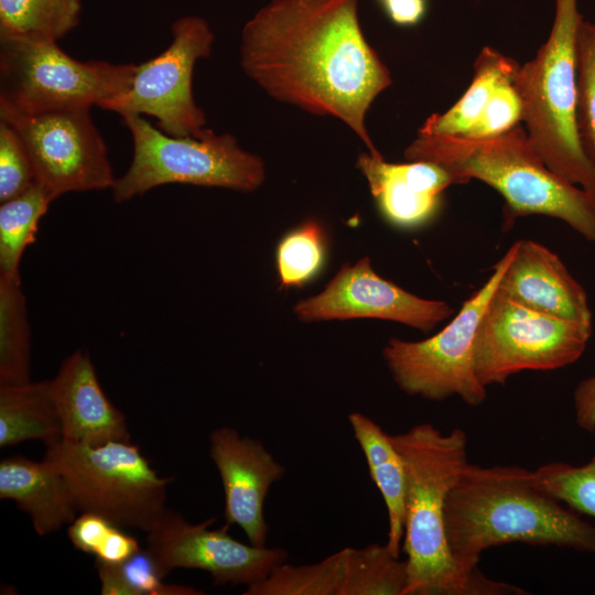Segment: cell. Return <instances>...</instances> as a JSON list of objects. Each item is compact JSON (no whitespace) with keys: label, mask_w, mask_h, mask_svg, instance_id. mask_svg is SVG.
<instances>
[{"label":"cell","mask_w":595,"mask_h":595,"mask_svg":"<svg viewBox=\"0 0 595 595\" xmlns=\"http://www.w3.org/2000/svg\"><path fill=\"white\" fill-rule=\"evenodd\" d=\"M404 158L443 166L456 184L475 178L495 188L505 201V230L520 217L545 215L595 244V194L549 170L521 125L486 139L418 132Z\"/></svg>","instance_id":"4"},{"label":"cell","mask_w":595,"mask_h":595,"mask_svg":"<svg viewBox=\"0 0 595 595\" xmlns=\"http://www.w3.org/2000/svg\"><path fill=\"white\" fill-rule=\"evenodd\" d=\"M63 441L88 445L129 442L125 414L105 394L88 354L75 350L50 380Z\"/></svg>","instance_id":"18"},{"label":"cell","mask_w":595,"mask_h":595,"mask_svg":"<svg viewBox=\"0 0 595 595\" xmlns=\"http://www.w3.org/2000/svg\"><path fill=\"white\" fill-rule=\"evenodd\" d=\"M576 130L581 147L595 166V23L583 21L577 43Z\"/></svg>","instance_id":"30"},{"label":"cell","mask_w":595,"mask_h":595,"mask_svg":"<svg viewBox=\"0 0 595 595\" xmlns=\"http://www.w3.org/2000/svg\"><path fill=\"white\" fill-rule=\"evenodd\" d=\"M445 534L465 574L484 551L506 543L554 545L595 554V527L549 494L534 470L467 464L448 494Z\"/></svg>","instance_id":"2"},{"label":"cell","mask_w":595,"mask_h":595,"mask_svg":"<svg viewBox=\"0 0 595 595\" xmlns=\"http://www.w3.org/2000/svg\"><path fill=\"white\" fill-rule=\"evenodd\" d=\"M540 485L578 513L595 518V455L582 466L552 462L538 467Z\"/></svg>","instance_id":"31"},{"label":"cell","mask_w":595,"mask_h":595,"mask_svg":"<svg viewBox=\"0 0 595 595\" xmlns=\"http://www.w3.org/2000/svg\"><path fill=\"white\" fill-rule=\"evenodd\" d=\"M107 518L91 512H82L67 528L73 547L95 556V562L119 564L140 549L138 540Z\"/></svg>","instance_id":"29"},{"label":"cell","mask_w":595,"mask_h":595,"mask_svg":"<svg viewBox=\"0 0 595 595\" xmlns=\"http://www.w3.org/2000/svg\"><path fill=\"white\" fill-rule=\"evenodd\" d=\"M53 196L39 183L0 206V273L20 275V262L34 242L39 221Z\"/></svg>","instance_id":"26"},{"label":"cell","mask_w":595,"mask_h":595,"mask_svg":"<svg viewBox=\"0 0 595 595\" xmlns=\"http://www.w3.org/2000/svg\"><path fill=\"white\" fill-rule=\"evenodd\" d=\"M35 183L30 158L14 128L0 119V203Z\"/></svg>","instance_id":"32"},{"label":"cell","mask_w":595,"mask_h":595,"mask_svg":"<svg viewBox=\"0 0 595 595\" xmlns=\"http://www.w3.org/2000/svg\"><path fill=\"white\" fill-rule=\"evenodd\" d=\"M592 326L543 314L496 294L479 323L475 370L480 382L504 385L523 370H555L584 353Z\"/></svg>","instance_id":"10"},{"label":"cell","mask_w":595,"mask_h":595,"mask_svg":"<svg viewBox=\"0 0 595 595\" xmlns=\"http://www.w3.org/2000/svg\"><path fill=\"white\" fill-rule=\"evenodd\" d=\"M389 18L399 25L418 23L425 13V0H380Z\"/></svg>","instance_id":"35"},{"label":"cell","mask_w":595,"mask_h":595,"mask_svg":"<svg viewBox=\"0 0 595 595\" xmlns=\"http://www.w3.org/2000/svg\"><path fill=\"white\" fill-rule=\"evenodd\" d=\"M0 119L18 132L35 182L54 199L69 192L112 187L116 178L90 108L35 115L0 109Z\"/></svg>","instance_id":"12"},{"label":"cell","mask_w":595,"mask_h":595,"mask_svg":"<svg viewBox=\"0 0 595 595\" xmlns=\"http://www.w3.org/2000/svg\"><path fill=\"white\" fill-rule=\"evenodd\" d=\"M357 167L381 215L401 228L430 221L440 209L444 190L456 184L447 170L429 161L390 163L368 152L358 155Z\"/></svg>","instance_id":"19"},{"label":"cell","mask_w":595,"mask_h":595,"mask_svg":"<svg viewBox=\"0 0 595 595\" xmlns=\"http://www.w3.org/2000/svg\"><path fill=\"white\" fill-rule=\"evenodd\" d=\"M496 294L533 311L592 326L583 286L556 253L533 240H519Z\"/></svg>","instance_id":"17"},{"label":"cell","mask_w":595,"mask_h":595,"mask_svg":"<svg viewBox=\"0 0 595 595\" xmlns=\"http://www.w3.org/2000/svg\"><path fill=\"white\" fill-rule=\"evenodd\" d=\"M294 311L303 321L380 318L428 332L453 315L444 301L419 298L379 277L369 258L344 264L323 292L300 301Z\"/></svg>","instance_id":"15"},{"label":"cell","mask_w":595,"mask_h":595,"mask_svg":"<svg viewBox=\"0 0 595 595\" xmlns=\"http://www.w3.org/2000/svg\"><path fill=\"white\" fill-rule=\"evenodd\" d=\"M407 561L385 544L344 548L313 564L278 565L244 595H404Z\"/></svg>","instance_id":"14"},{"label":"cell","mask_w":595,"mask_h":595,"mask_svg":"<svg viewBox=\"0 0 595 595\" xmlns=\"http://www.w3.org/2000/svg\"><path fill=\"white\" fill-rule=\"evenodd\" d=\"M136 69L77 61L53 41L0 36V109L35 115L102 108L128 90Z\"/></svg>","instance_id":"7"},{"label":"cell","mask_w":595,"mask_h":595,"mask_svg":"<svg viewBox=\"0 0 595 595\" xmlns=\"http://www.w3.org/2000/svg\"><path fill=\"white\" fill-rule=\"evenodd\" d=\"M519 64L495 48L485 46L474 63V76L464 95L444 113L430 116L419 133L464 136L478 119L496 88L512 80Z\"/></svg>","instance_id":"23"},{"label":"cell","mask_w":595,"mask_h":595,"mask_svg":"<svg viewBox=\"0 0 595 595\" xmlns=\"http://www.w3.org/2000/svg\"><path fill=\"white\" fill-rule=\"evenodd\" d=\"M0 498L15 502L41 537L69 524L79 512L65 477L45 457L41 462L20 455L2 458Z\"/></svg>","instance_id":"20"},{"label":"cell","mask_w":595,"mask_h":595,"mask_svg":"<svg viewBox=\"0 0 595 595\" xmlns=\"http://www.w3.org/2000/svg\"><path fill=\"white\" fill-rule=\"evenodd\" d=\"M31 345L20 275L0 273V385L30 378Z\"/></svg>","instance_id":"24"},{"label":"cell","mask_w":595,"mask_h":595,"mask_svg":"<svg viewBox=\"0 0 595 595\" xmlns=\"http://www.w3.org/2000/svg\"><path fill=\"white\" fill-rule=\"evenodd\" d=\"M65 477L79 512L151 532L166 507L171 477H161L129 442L88 445L62 441L44 455Z\"/></svg>","instance_id":"8"},{"label":"cell","mask_w":595,"mask_h":595,"mask_svg":"<svg viewBox=\"0 0 595 595\" xmlns=\"http://www.w3.org/2000/svg\"><path fill=\"white\" fill-rule=\"evenodd\" d=\"M521 121V102L512 80L499 85L478 119L462 137L486 139L512 129Z\"/></svg>","instance_id":"33"},{"label":"cell","mask_w":595,"mask_h":595,"mask_svg":"<svg viewBox=\"0 0 595 595\" xmlns=\"http://www.w3.org/2000/svg\"><path fill=\"white\" fill-rule=\"evenodd\" d=\"M240 64L272 98L343 121L381 155L365 120L392 79L363 33L358 0H270L242 28Z\"/></svg>","instance_id":"1"},{"label":"cell","mask_w":595,"mask_h":595,"mask_svg":"<svg viewBox=\"0 0 595 595\" xmlns=\"http://www.w3.org/2000/svg\"><path fill=\"white\" fill-rule=\"evenodd\" d=\"M133 142L127 172L111 187L117 203L166 184H190L252 192L264 181L262 159L228 133L206 128L201 136L174 137L141 115L121 116Z\"/></svg>","instance_id":"6"},{"label":"cell","mask_w":595,"mask_h":595,"mask_svg":"<svg viewBox=\"0 0 595 595\" xmlns=\"http://www.w3.org/2000/svg\"><path fill=\"white\" fill-rule=\"evenodd\" d=\"M407 476L402 551L407 555L404 595H521L516 585L494 581L480 571H461L448 549L445 505L467 459V435L462 429L443 433L420 423L391 435Z\"/></svg>","instance_id":"3"},{"label":"cell","mask_w":595,"mask_h":595,"mask_svg":"<svg viewBox=\"0 0 595 595\" xmlns=\"http://www.w3.org/2000/svg\"><path fill=\"white\" fill-rule=\"evenodd\" d=\"M576 424L588 433L595 432V375L581 381L574 391Z\"/></svg>","instance_id":"34"},{"label":"cell","mask_w":595,"mask_h":595,"mask_svg":"<svg viewBox=\"0 0 595 595\" xmlns=\"http://www.w3.org/2000/svg\"><path fill=\"white\" fill-rule=\"evenodd\" d=\"M209 456L223 485L226 526L237 524L249 543L266 545L264 500L271 486L283 477L284 466L261 441L241 436L228 426L210 433Z\"/></svg>","instance_id":"16"},{"label":"cell","mask_w":595,"mask_h":595,"mask_svg":"<svg viewBox=\"0 0 595 595\" xmlns=\"http://www.w3.org/2000/svg\"><path fill=\"white\" fill-rule=\"evenodd\" d=\"M79 14L80 0H0V36L57 42Z\"/></svg>","instance_id":"25"},{"label":"cell","mask_w":595,"mask_h":595,"mask_svg":"<svg viewBox=\"0 0 595 595\" xmlns=\"http://www.w3.org/2000/svg\"><path fill=\"white\" fill-rule=\"evenodd\" d=\"M214 519L187 521L165 510L160 523L147 533L145 549L166 576L172 570L197 569L209 573L216 585H253L288 559L282 548L246 544L228 534V527L210 529Z\"/></svg>","instance_id":"13"},{"label":"cell","mask_w":595,"mask_h":595,"mask_svg":"<svg viewBox=\"0 0 595 595\" xmlns=\"http://www.w3.org/2000/svg\"><path fill=\"white\" fill-rule=\"evenodd\" d=\"M513 251L512 245L494 266L484 285L464 301L458 313L436 335L419 342L389 339L382 351L383 359L403 392L433 401L456 396L473 407L485 401L487 387L475 370L476 337Z\"/></svg>","instance_id":"9"},{"label":"cell","mask_w":595,"mask_h":595,"mask_svg":"<svg viewBox=\"0 0 595 595\" xmlns=\"http://www.w3.org/2000/svg\"><path fill=\"white\" fill-rule=\"evenodd\" d=\"M582 22L577 0H555L547 42L531 61L519 66L512 84L529 141L544 165L595 194V166L581 147L575 122L576 43Z\"/></svg>","instance_id":"5"},{"label":"cell","mask_w":595,"mask_h":595,"mask_svg":"<svg viewBox=\"0 0 595 595\" xmlns=\"http://www.w3.org/2000/svg\"><path fill=\"white\" fill-rule=\"evenodd\" d=\"M171 32L170 45L137 65L128 90L102 109L120 116L153 117L158 128L170 136H201L206 129V117L195 102L192 78L196 62L210 55L214 33L208 22L196 15L175 20Z\"/></svg>","instance_id":"11"},{"label":"cell","mask_w":595,"mask_h":595,"mask_svg":"<svg viewBox=\"0 0 595 595\" xmlns=\"http://www.w3.org/2000/svg\"><path fill=\"white\" fill-rule=\"evenodd\" d=\"M355 440L361 448L369 474L378 488L388 513L386 545L397 558L400 555L405 517L407 476L403 459L391 435L360 412L348 415Z\"/></svg>","instance_id":"21"},{"label":"cell","mask_w":595,"mask_h":595,"mask_svg":"<svg viewBox=\"0 0 595 595\" xmlns=\"http://www.w3.org/2000/svg\"><path fill=\"white\" fill-rule=\"evenodd\" d=\"M102 595H201L184 585L166 584L164 575L145 548L119 564L95 562Z\"/></svg>","instance_id":"27"},{"label":"cell","mask_w":595,"mask_h":595,"mask_svg":"<svg viewBox=\"0 0 595 595\" xmlns=\"http://www.w3.org/2000/svg\"><path fill=\"white\" fill-rule=\"evenodd\" d=\"M325 236L322 226L309 220L282 238L277 250L280 289L301 288L323 267Z\"/></svg>","instance_id":"28"},{"label":"cell","mask_w":595,"mask_h":595,"mask_svg":"<svg viewBox=\"0 0 595 595\" xmlns=\"http://www.w3.org/2000/svg\"><path fill=\"white\" fill-rule=\"evenodd\" d=\"M41 441L46 448L63 441L50 380L0 385V447Z\"/></svg>","instance_id":"22"}]
</instances>
